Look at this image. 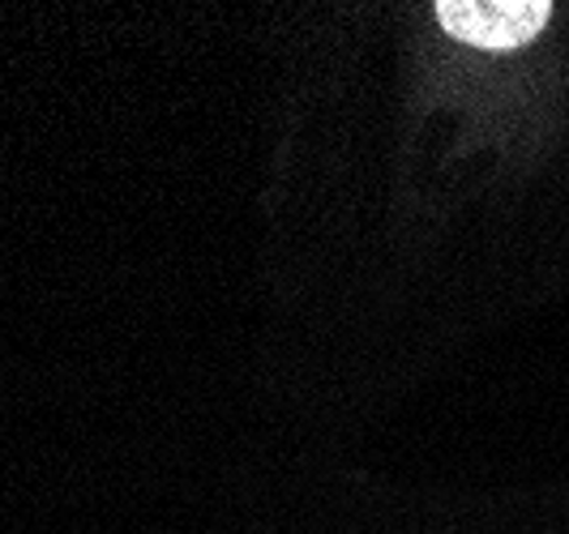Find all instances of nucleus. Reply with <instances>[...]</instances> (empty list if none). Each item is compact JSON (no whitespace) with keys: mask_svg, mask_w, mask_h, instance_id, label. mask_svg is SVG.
<instances>
[{"mask_svg":"<svg viewBox=\"0 0 569 534\" xmlns=\"http://www.w3.org/2000/svg\"><path fill=\"white\" fill-rule=\"evenodd\" d=\"M548 0H441L437 22L455 39L485 48V52H513L531 43L548 27Z\"/></svg>","mask_w":569,"mask_h":534,"instance_id":"f257e3e1","label":"nucleus"}]
</instances>
